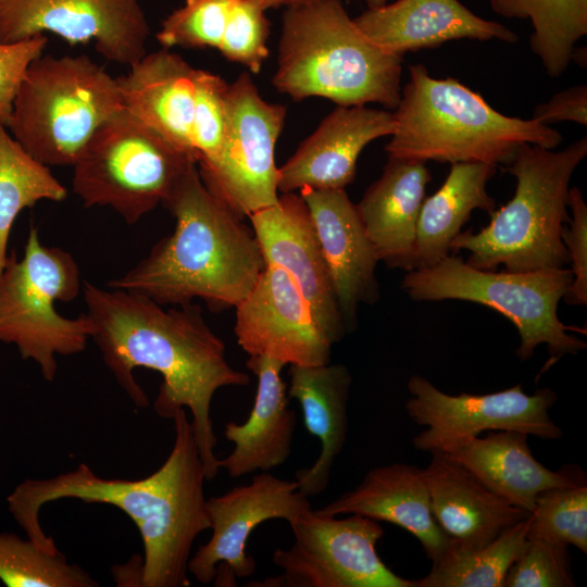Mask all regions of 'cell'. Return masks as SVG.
Segmentation results:
<instances>
[{
    "mask_svg": "<svg viewBox=\"0 0 587 587\" xmlns=\"http://www.w3.org/2000/svg\"><path fill=\"white\" fill-rule=\"evenodd\" d=\"M569 545L539 538L527 542L509 567L502 587H574Z\"/></svg>",
    "mask_w": 587,
    "mask_h": 587,
    "instance_id": "37",
    "label": "cell"
},
{
    "mask_svg": "<svg viewBox=\"0 0 587 587\" xmlns=\"http://www.w3.org/2000/svg\"><path fill=\"white\" fill-rule=\"evenodd\" d=\"M497 165L483 162L451 164L440 188L424 199L416 229L414 268L432 266L450 254L453 239L474 210L492 212L487 183ZM413 268V270H414Z\"/></svg>",
    "mask_w": 587,
    "mask_h": 587,
    "instance_id": "28",
    "label": "cell"
},
{
    "mask_svg": "<svg viewBox=\"0 0 587 587\" xmlns=\"http://www.w3.org/2000/svg\"><path fill=\"white\" fill-rule=\"evenodd\" d=\"M246 366L258 378L254 404L245 423L225 425L224 436L234 444V449L218 459L220 469L232 478L268 472L285 463L291 453L297 426L287 385L280 376L285 364L273 358L252 355Z\"/></svg>",
    "mask_w": 587,
    "mask_h": 587,
    "instance_id": "24",
    "label": "cell"
},
{
    "mask_svg": "<svg viewBox=\"0 0 587 587\" xmlns=\"http://www.w3.org/2000/svg\"><path fill=\"white\" fill-rule=\"evenodd\" d=\"M235 309L234 333L249 357H268L299 366L330 362L334 344L285 270L266 264Z\"/></svg>",
    "mask_w": 587,
    "mask_h": 587,
    "instance_id": "16",
    "label": "cell"
},
{
    "mask_svg": "<svg viewBox=\"0 0 587 587\" xmlns=\"http://www.w3.org/2000/svg\"><path fill=\"white\" fill-rule=\"evenodd\" d=\"M316 511L335 516L359 514L398 525L419 539L433 564L450 540L433 514L423 469L411 464L374 467L353 489Z\"/></svg>",
    "mask_w": 587,
    "mask_h": 587,
    "instance_id": "22",
    "label": "cell"
},
{
    "mask_svg": "<svg viewBox=\"0 0 587 587\" xmlns=\"http://www.w3.org/2000/svg\"><path fill=\"white\" fill-rule=\"evenodd\" d=\"M429 453L430 462L423 471L430 505L449 537L467 547H483L530 514L491 491L445 452Z\"/></svg>",
    "mask_w": 587,
    "mask_h": 587,
    "instance_id": "26",
    "label": "cell"
},
{
    "mask_svg": "<svg viewBox=\"0 0 587 587\" xmlns=\"http://www.w3.org/2000/svg\"><path fill=\"white\" fill-rule=\"evenodd\" d=\"M82 290L91 339L117 384L135 405L146 408L148 396L133 372L146 367L161 374L157 414L173 419L189 409L205 478L214 479L220 465L212 399L220 388L247 386L249 376L230 365L225 344L204 321L201 307L189 302L164 309L143 295L87 280Z\"/></svg>",
    "mask_w": 587,
    "mask_h": 587,
    "instance_id": "1",
    "label": "cell"
},
{
    "mask_svg": "<svg viewBox=\"0 0 587 587\" xmlns=\"http://www.w3.org/2000/svg\"><path fill=\"white\" fill-rule=\"evenodd\" d=\"M289 525L294 544L273 553L280 575L247 586L414 587L378 555L376 545L384 535L378 521L359 514L337 519L312 509Z\"/></svg>",
    "mask_w": 587,
    "mask_h": 587,
    "instance_id": "11",
    "label": "cell"
},
{
    "mask_svg": "<svg viewBox=\"0 0 587 587\" xmlns=\"http://www.w3.org/2000/svg\"><path fill=\"white\" fill-rule=\"evenodd\" d=\"M45 32L75 45L95 41L107 60L128 65L146 54L149 25L138 0H5L0 9V42Z\"/></svg>",
    "mask_w": 587,
    "mask_h": 587,
    "instance_id": "15",
    "label": "cell"
},
{
    "mask_svg": "<svg viewBox=\"0 0 587 587\" xmlns=\"http://www.w3.org/2000/svg\"><path fill=\"white\" fill-rule=\"evenodd\" d=\"M527 437L515 430H487L483 437L462 439L442 452L491 491L528 513L534 511L539 492L587 484L586 473L576 464L558 471L544 466L534 457Z\"/></svg>",
    "mask_w": 587,
    "mask_h": 587,
    "instance_id": "21",
    "label": "cell"
},
{
    "mask_svg": "<svg viewBox=\"0 0 587 587\" xmlns=\"http://www.w3.org/2000/svg\"><path fill=\"white\" fill-rule=\"evenodd\" d=\"M227 125L215 159L199 163L204 185L243 218L278 201L275 146L286 108L265 101L248 73L228 84Z\"/></svg>",
    "mask_w": 587,
    "mask_h": 587,
    "instance_id": "12",
    "label": "cell"
},
{
    "mask_svg": "<svg viewBox=\"0 0 587 587\" xmlns=\"http://www.w3.org/2000/svg\"><path fill=\"white\" fill-rule=\"evenodd\" d=\"M270 23L255 0H234L217 50L257 74L268 57Z\"/></svg>",
    "mask_w": 587,
    "mask_h": 587,
    "instance_id": "36",
    "label": "cell"
},
{
    "mask_svg": "<svg viewBox=\"0 0 587 587\" xmlns=\"http://www.w3.org/2000/svg\"><path fill=\"white\" fill-rule=\"evenodd\" d=\"M430 178L425 162L388 158L355 204L378 261L388 268H414L417 221Z\"/></svg>",
    "mask_w": 587,
    "mask_h": 587,
    "instance_id": "25",
    "label": "cell"
},
{
    "mask_svg": "<svg viewBox=\"0 0 587 587\" xmlns=\"http://www.w3.org/2000/svg\"><path fill=\"white\" fill-rule=\"evenodd\" d=\"M572 280L567 267L496 272L473 267L449 254L432 266L408 271L401 288L417 302L462 300L491 308L517 329L520 346L515 353L521 361L546 345L550 362H555L587 346L572 334L586 330L565 325L558 316L559 303Z\"/></svg>",
    "mask_w": 587,
    "mask_h": 587,
    "instance_id": "8",
    "label": "cell"
},
{
    "mask_svg": "<svg viewBox=\"0 0 587 587\" xmlns=\"http://www.w3.org/2000/svg\"><path fill=\"white\" fill-rule=\"evenodd\" d=\"M353 21L373 43L399 57L464 38L517 40L510 28L477 16L458 0H397L369 8Z\"/></svg>",
    "mask_w": 587,
    "mask_h": 587,
    "instance_id": "20",
    "label": "cell"
},
{
    "mask_svg": "<svg viewBox=\"0 0 587 587\" xmlns=\"http://www.w3.org/2000/svg\"><path fill=\"white\" fill-rule=\"evenodd\" d=\"M533 118L546 125L570 121L586 126V85L571 87L553 95L548 101L536 107Z\"/></svg>",
    "mask_w": 587,
    "mask_h": 587,
    "instance_id": "40",
    "label": "cell"
},
{
    "mask_svg": "<svg viewBox=\"0 0 587 587\" xmlns=\"http://www.w3.org/2000/svg\"><path fill=\"white\" fill-rule=\"evenodd\" d=\"M567 205L572 211L569 227L562 233V240L571 263L573 280L563 300L573 305L587 304V204L577 187L569 190Z\"/></svg>",
    "mask_w": 587,
    "mask_h": 587,
    "instance_id": "38",
    "label": "cell"
},
{
    "mask_svg": "<svg viewBox=\"0 0 587 587\" xmlns=\"http://www.w3.org/2000/svg\"><path fill=\"white\" fill-rule=\"evenodd\" d=\"M265 11L272 8H279L283 5L295 7L303 3H308L314 0H255Z\"/></svg>",
    "mask_w": 587,
    "mask_h": 587,
    "instance_id": "42",
    "label": "cell"
},
{
    "mask_svg": "<svg viewBox=\"0 0 587 587\" xmlns=\"http://www.w3.org/2000/svg\"><path fill=\"white\" fill-rule=\"evenodd\" d=\"M80 288L74 257L59 247L43 246L34 226L23 258L18 260L12 251L0 273V341L13 344L22 359L33 360L48 382L57 376V355L77 354L91 338L87 314L67 319L54 308L55 301L74 300Z\"/></svg>",
    "mask_w": 587,
    "mask_h": 587,
    "instance_id": "9",
    "label": "cell"
},
{
    "mask_svg": "<svg viewBox=\"0 0 587 587\" xmlns=\"http://www.w3.org/2000/svg\"><path fill=\"white\" fill-rule=\"evenodd\" d=\"M411 398L408 416L426 428L413 438L420 451H444L453 444L485 430H515L542 439H559L562 429L549 411L558 400L550 388L524 391L522 383L484 395L446 394L420 374L407 383Z\"/></svg>",
    "mask_w": 587,
    "mask_h": 587,
    "instance_id": "13",
    "label": "cell"
},
{
    "mask_svg": "<svg viewBox=\"0 0 587 587\" xmlns=\"http://www.w3.org/2000/svg\"><path fill=\"white\" fill-rule=\"evenodd\" d=\"M530 514L478 548L451 538L430 572L413 580L414 587H502L509 567L522 553Z\"/></svg>",
    "mask_w": 587,
    "mask_h": 587,
    "instance_id": "29",
    "label": "cell"
},
{
    "mask_svg": "<svg viewBox=\"0 0 587 587\" xmlns=\"http://www.w3.org/2000/svg\"><path fill=\"white\" fill-rule=\"evenodd\" d=\"M394 130V116L388 111L338 105L278 167V190L345 189L355 177L362 150Z\"/></svg>",
    "mask_w": 587,
    "mask_h": 587,
    "instance_id": "19",
    "label": "cell"
},
{
    "mask_svg": "<svg viewBox=\"0 0 587 587\" xmlns=\"http://www.w3.org/2000/svg\"><path fill=\"white\" fill-rule=\"evenodd\" d=\"M402 57L373 43L341 0H314L283 16L274 87L295 100L322 97L338 105L396 109Z\"/></svg>",
    "mask_w": 587,
    "mask_h": 587,
    "instance_id": "5",
    "label": "cell"
},
{
    "mask_svg": "<svg viewBox=\"0 0 587 587\" xmlns=\"http://www.w3.org/2000/svg\"><path fill=\"white\" fill-rule=\"evenodd\" d=\"M197 164L125 108L93 134L73 165V191L86 208L110 207L128 225L162 204Z\"/></svg>",
    "mask_w": 587,
    "mask_h": 587,
    "instance_id": "10",
    "label": "cell"
},
{
    "mask_svg": "<svg viewBox=\"0 0 587 587\" xmlns=\"http://www.w3.org/2000/svg\"><path fill=\"white\" fill-rule=\"evenodd\" d=\"M48 38L45 35L12 43L0 42V125L9 127L13 102L29 64L40 57Z\"/></svg>",
    "mask_w": 587,
    "mask_h": 587,
    "instance_id": "39",
    "label": "cell"
},
{
    "mask_svg": "<svg viewBox=\"0 0 587 587\" xmlns=\"http://www.w3.org/2000/svg\"><path fill=\"white\" fill-rule=\"evenodd\" d=\"M527 538L573 545L587 553V484L539 492Z\"/></svg>",
    "mask_w": 587,
    "mask_h": 587,
    "instance_id": "33",
    "label": "cell"
},
{
    "mask_svg": "<svg viewBox=\"0 0 587 587\" xmlns=\"http://www.w3.org/2000/svg\"><path fill=\"white\" fill-rule=\"evenodd\" d=\"M212 535L190 557L188 572L201 584L216 580L235 586V578L251 576L255 563L246 552L252 532L262 523L282 519L291 524L312 510L295 480L261 472L251 483L207 499Z\"/></svg>",
    "mask_w": 587,
    "mask_h": 587,
    "instance_id": "14",
    "label": "cell"
},
{
    "mask_svg": "<svg viewBox=\"0 0 587 587\" xmlns=\"http://www.w3.org/2000/svg\"><path fill=\"white\" fill-rule=\"evenodd\" d=\"M587 155V137L560 151L525 143L508 171L516 178L511 200L490 212V222L477 233L461 232L450 252L469 251V265L524 272L564 267L569 263L562 240L571 177Z\"/></svg>",
    "mask_w": 587,
    "mask_h": 587,
    "instance_id": "6",
    "label": "cell"
},
{
    "mask_svg": "<svg viewBox=\"0 0 587 587\" xmlns=\"http://www.w3.org/2000/svg\"><path fill=\"white\" fill-rule=\"evenodd\" d=\"M162 205L175 218L174 230L107 286L161 305L201 299L213 311L235 308L266 265L252 227L204 185L197 164Z\"/></svg>",
    "mask_w": 587,
    "mask_h": 587,
    "instance_id": "3",
    "label": "cell"
},
{
    "mask_svg": "<svg viewBox=\"0 0 587 587\" xmlns=\"http://www.w3.org/2000/svg\"><path fill=\"white\" fill-rule=\"evenodd\" d=\"M66 196V188L48 165L32 157L8 128L0 125V273L17 215L40 200L62 201Z\"/></svg>",
    "mask_w": 587,
    "mask_h": 587,
    "instance_id": "30",
    "label": "cell"
},
{
    "mask_svg": "<svg viewBox=\"0 0 587 587\" xmlns=\"http://www.w3.org/2000/svg\"><path fill=\"white\" fill-rule=\"evenodd\" d=\"M129 67L116 78L123 107L197 162L191 139L197 68L166 48Z\"/></svg>",
    "mask_w": 587,
    "mask_h": 587,
    "instance_id": "23",
    "label": "cell"
},
{
    "mask_svg": "<svg viewBox=\"0 0 587 587\" xmlns=\"http://www.w3.org/2000/svg\"><path fill=\"white\" fill-rule=\"evenodd\" d=\"M369 8L378 7L386 3V0H366Z\"/></svg>",
    "mask_w": 587,
    "mask_h": 587,
    "instance_id": "43",
    "label": "cell"
},
{
    "mask_svg": "<svg viewBox=\"0 0 587 587\" xmlns=\"http://www.w3.org/2000/svg\"><path fill=\"white\" fill-rule=\"evenodd\" d=\"M116 78L88 55H40L18 86L12 137L46 165L73 166L97 129L123 109Z\"/></svg>",
    "mask_w": 587,
    "mask_h": 587,
    "instance_id": "7",
    "label": "cell"
},
{
    "mask_svg": "<svg viewBox=\"0 0 587 587\" xmlns=\"http://www.w3.org/2000/svg\"><path fill=\"white\" fill-rule=\"evenodd\" d=\"M265 264L295 280L333 344L347 333L312 217L302 197L283 192L278 201L249 216Z\"/></svg>",
    "mask_w": 587,
    "mask_h": 587,
    "instance_id": "17",
    "label": "cell"
},
{
    "mask_svg": "<svg viewBox=\"0 0 587 587\" xmlns=\"http://www.w3.org/2000/svg\"><path fill=\"white\" fill-rule=\"evenodd\" d=\"M175 438L164 463L140 479L104 478L87 464L50 478H27L8 496L9 511L27 538L41 548L58 547L39 522L41 508L60 499L110 504L137 526L143 557L132 586L188 587V562L196 538L211 522L203 485L204 465L185 409L173 417Z\"/></svg>",
    "mask_w": 587,
    "mask_h": 587,
    "instance_id": "2",
    "label": "cell"
},
{
    "mask_svg": "<svg viewBox=\"0 0 587 587\" xmlns=\"http://www.w3.org/2000/svg\"><path fill=\"white\" fill-rule=\"evenodd\" d=\"M227 88L220 75L197 68L191 128L197 164L212 161L222 148L227 125Z\"/></svg>",
    "mask_w": 587,
    "mask_h": 587,
    "instance_id": "35",
    "label": "cell"
},
{
    "mask_svg": "<svg viewBox=\"0 0 587 587\" xmlns=\"http://www.w3.org/2000/svg\"><path fill=\"white\" fill-rule=\"evenodd\" d=\"M530 23V50L549 76H561L574 59L576 42L587 34V0H539Z\"/></svg>",
    "mask_w": 587,
    "mask_h": 587,
    "instance_id": "32",
    "label": "cell"
},
{
    "mask_svg": "<svg viewBox=\"0 0 587 587\" xmlns=\"http://www.w3.org/2000/svg\"><path fill=\"white\" fill-rule=\"evenodd\" d=\"M0 580L8 587H97L99 583L64 554L0 532Z\"/></svg>",
    "mask_w": 587,
    "mask_h": 587,
    "instance_id": "31",
    "label": "cell"
},
{
    "mask_svg": "<svg viewBox=\"0 0 587 587\" xmlns=\"http://www.w3.org/2000/svg\"><path fill=\"white\" fill-rule=\"evenodd\" d=\"M5 2V0H0V9L2 7V4Z\"/></svg>",
    "mask_w": 587,
    "mask_h": 587,
    "instance_id": "44",
    "label": "cell"
},
{
    "mask_svg": "<svg viewBox=\"0 0 587 587\" xmlns=\"http://www.w3.org/2000/svg\"><path fill=\"white\" fill-rule=\"evenodd\" d=\"M234 0H186L161 25L157 39L163 48L218 49Z\"/></svg>",
    "mask_w": 587,
    "mask_h": 587,
    "instance_id": "34",
    "label": "cell"
},
{
    "mask_svg": "<svg viewBox=\"0 0 587 587\" xmlns=\"http://www.w3.org/2000/svg\"><path fill=\"white\" fill-rule=\"evenodd\" d=\"M299 195L310 211L344 324L351 333L360 305L379 298L377 254L345 189L304 187Z\"/></svg>",
    "mask_w": 587,
    "mask_h": 587,
    "instance_id": "18",
    "label": "cell"
},
{
    "mask_svg": "<svg viewBox=\"0 0 587 587\" xmlns=\"http://www.w3.org/2000/svg\"><path fill=\"white\" fill-rule=\"evenodd\" d=\"M410 77L392 112L388 158L440 163L510 164L525 143L554 149L561 134L535 118L507 116L453 78L438 79L422 64Z\"/></svg>",
    "mask_w": 587,
    "mask_h": 587,
    "instance_id": "4",
    "label": "cell"
},
{
    "mask_svg": "<svg viewBox=\"0 0 587 587\" xmlns=\"http://www.w3.org/2000/svg\"><path fill=\"white\" fill-rule=\"evenodd\" d=\"M489 2L491 9L501 16L529 21L534 18L539 4V0H489Z\"/></svg>",
    "mask_w": 587,
    "mask_h": 587,
    "instance_id": "41",
    "label": "cell"
},
{
    "mask_svg": "<svg viewBox=\"0 0 587 587\" xmlns=\"http://www.w3.org/2000/svg\"><path fill=\"white\" fill-rule=\"evenodd\" d=\"M289 375L288 397L299 402L308 432L321 444L315 462L296 472L298 489L309 498L326 490L332 467L345 446L352 375L345 364L330 362L290 365Z\"/></svg>",
    "mask_w": 587,
    "mask_h": 587,
    "instance_id": "27",
    "label": "cell"
}]
</instances>
